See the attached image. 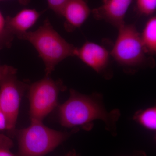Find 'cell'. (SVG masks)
Listing matches in <instances>:
<instances>
[{
  "label": "cell",
  "instance_id": "cell-18",
  "mask_svg": "<svg viewBox=\"0 0 156 156\" xmlns=\"http://www.w3.org/2000/svg\"><path fill=\"white\" fill-rule=\"evenodd\" d=\"M7 1V0H0V1ZM20 5L27 6L30 3L31 0H17Z\"/></svg>",
  "mask_w": 156,
  "mask_h": 156
},
{
  "label": "cell",
  "instance_id": "cell-7",
  "mask_svg": "<svg viewBox=\"0 0 156 156\" xmlns=\"http://www.w3.org/2000/svg\"><path fill=\"white\" fill-rule=\"evenodd\" d=\"M75 56L96 72L100 73L108 65L110 53L101 45L87 42L80 48H76Z\"/></svg>",
  "mask_w": 156,
  "mask_h": 156
},
{
  "label": "cell",
  "instance_id": "cell-5",
  "mask_svg": "<svg viewBox=\"0 0 156 156\" xmlns=\"http://www.w3.org/2000/svg\"><path fill=\"white\" fill-rule=\"evenodd\" d=\"M61 80H54L50 76L29 85L28 97L30 120L42 122L58 104V95L66 89Z\"/></svg>",
  "mask_w": 156,
  "mask_h": 156
},
{
  "label": "cell",
  "instance_id": "cell-14",
  "mask_svg": "<svg viewBox=\"0 0 156 156\" xmlns=\"http://www.w3.org/2000/svg\"><path fill=\"white\" fill-rule=\"evenodd\" d=\"M136 6L140 14L152 15L156 11V0H136Z\"/></svg>",
  "mask_w": 156,
  "mask_h": 156
},
{
  "label": "cell",
  "instance_id": "cell-16",
  "mask_svg": "<svg viewBox=\"0 0 156 156\" xmlns=\"http://www.w3.org/2000/svg\"><path fill=\"white\" fill-rule=\"evenodd\" d=\"M69 1V0H47L48 8L60 16L62 10Z\"/></svg>",
  "mask_w": 156,
  "mask_h": 156
},
{
  "label": "cell",
  "instance_id": "cell-1",
  "mask_svg": "<svg viewBox=\"0 0 156 156\" xmlns=\"http://www.w3.org/2000/svg\"><path fill=\"white\" fill-rule=\"evenodd\" d=\"M58 115L60 124L66 128L81 127L89 130L93 122L100 120L107 130L114 134L120 113L116 109L108 111L98 94L84 95L71 89L69 98L58 106Z\"/></svg>",
  "mask_w": 156,
  "mask_h": 156
},
{
  "label": "cell",
  "instance_id": "cell-2",
  "mask_svg": "<svg viewBox=\"0 0 156 156\" xmlns=\"http://www.w3.org/2000/svg\"><path fill=\"white\" fill-rule=\"evenodd\" d=\"M21 40L31 44L45 65L46 76H50L62 60L75 56L76 48L66 41L46 19L36 30L28 31Z\"/></svg>",
  "mask_w": 156,
  "mask_h": 156
},
{
  "label": "cell",
  "instance_id": "cell-19",
  "mask_svg": "<svg viewBox=\"0 0 156 156\" xmlns=\"http://www.w3.org/2000/svg\"><path fill=\"white\" fill-rule=\"evenodd\" d=\"M64 156H79L75 150H72L69 152Z\"/></svg>",
  "mask_w": 156,
  "mask_h": 156
},
{
  "label": "cell",
  "instance_id": "cell-15",
  "mask_svg": "<svg viewBox=\"0 0 156 156\" xmlns=\"http://www.w3.org/2000/svg\"><path fill=\"white\" fill-rule=\"evenodd\" d=\"M14 143L9 136L0 134V156H17L11 151Z\"/></svg>",
  "mask_w": 156,
  "mask_h": 156
},
{
  "label": "cell",
  "instance_id": "cell-9",
  "mask_svg": "<svg viewBox=\"0 0 156 156\" xmlns=\"http://www.w3.org/2000/svg\"><path fill=\"white\" fill-rule=\"evenodd\" d=\"M87 0H69L62 10L60 16L65 19L64 27L68 32L79 28L91 13Z\"/></svg>",
  "mask_w": 156,
  "mask_h": 156
},
{
  "label": "cell",
  "instance_id": "cell-13",
  "mask_svg": "<svg viewBox=\"0 0 156 156\" xmlns=\"http://www.w3.org/2000/svg\"><path fill=\"white\" fill-rule=\"evenodd\" d=\"M14 37L7 26L6 18L0 11V50L11 48Z\"/></svg>",
  "mask_w": 156,
  "mask_h": 156
},
{
  "label": "cell",
  "instance_id": "cell-8",
  "mask_svg": "<svg viewBox=\"0 0 156 156\" xmlns=\"http://www.w3.org/2000/svg\"><path fill=\"white\" fill-rule=\"evenodd\" d=\"M132 0H103L100 7L92 11L95 18L115 26L119 28L125 24V16Z\"/></svg>",
  "mask_w": 156,
  "mask_h": 156
},
{
  "label": "cell",
  "instance_id": "cell-20",
  "mask_svg": "<svg viewBox=\"0 0 156 156\" xmlns=\"http://www.w3.org/2000/svg\"><path fill=\"white\" fill-rule=\"evenodd\" d=\"M128 156H146V155L144 153H141L140 152L139 153L135 154L133 155Z\"/></svg>",
  "mask_w": 156,
  "mask_h": 156
},
{
  "label": "cell",
  "instance_id": "cell-4",
  "mask_svg": "<svg viewBox=\"0 0 156 156\" xmlns=\"http://www.w3.org/2000/svg\"><path fill=\"white\" fill-rule=\"evenodd\" d=\"M17 69L0 65V106L7 119V130L14 135L20 101L29 85L17 78Z\"/></svg>",
  "mask_w": 156,
  "mask_h": 156
},
{
  "label": "cell",
  "instance_id": "cell-3",
  "mask_svg": "<svg viewBox=\"0 0 156 156\" xmlns=\"http://www.w3.org/2000/svg\"><path fill=\"white\" fill-rule=\"evenodd\" d=\"M76 131V129L69 133L56 131L48 128L42 122L31 120L27 128L14 131L19 147L17 156H44Z\"/></svg>",
  "mask_w": 156,
  "mask_h": 156
},
{
  "label": "cell",
  "instance_id": "cell-10",
  "mask_svg": "<svg viewBox=\"0 0 156 156\" xmlns=\"http://www.w3.org/2000/svg\"><path fill=\"white\" fill-rule=\"evenodd\" d=\"M42 14V12H39L35 9H23L14 16L6 17L7 26L14 37L21 40L35 24Z\"/></svg>",
  "mask_w": 156,
  "mask_h": 156
},
{
  "label": "cell",
  "instance_id": "cell-11",
  "mask_svg": "<svg viewBox=\"0 0 156 156\" xmlns=\"http://www.w3.org/2000/svg\"><path fill=\"white\" fill-rule=\"evenodd\" d=\"M140 38L147 53L154 54L156 52V18L153 17L146 23Z\"/></svg>",
  "mask_w": 156,
  "mask_h": 156
},
{
  "label": "cell",
  "instance_id": "cell-6",
  "mask_svg": "<svg viewBox=\"0 0 156 156\" xmlns=\"http://www.w3.org/2000/svg\"><path fill=\"white\" fill-rule=\"evenodd\" d=\"M118 29L111 55L119 64L126 67H136L144 64L147 53L136 27L125 23Z\"/></svg>",
  "mask_w": 156,
  "mask_h": 156
},
{
  "label": "cell",
  "instance_id": "cell-12",
  "mask_svg": "<svg viewBox=\"0 0 156 156\" xmlns=\"http://www.w3.org/2000/svg\"><path fill=\"white\" fill-rule=\"evenodd\" d=\"M134 120L144 128L154 131L156 129V108L152 107L140 110L135 113Z\"/></svg>",
  "mask_w": 156,
  "mask_h": 156
},
{
  "label": "cell",
  "instance_id": "cell-17",
  "mask_svg": "<svg viewBox=\"0 0 156 156\" xmlns=\"http://www.w3.org/2000/svg\"><path fill=\"white\" fill-rule=\"evenodd\" d=\"M7 119L5 113L0 106V131L7 130Z\"/></svg>",
  "mask_w": 156,
  "mask_h": 156
}]
</instances>
